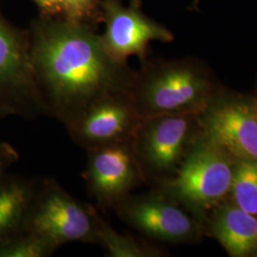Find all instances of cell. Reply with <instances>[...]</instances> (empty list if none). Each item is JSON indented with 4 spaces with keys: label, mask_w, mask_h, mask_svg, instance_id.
I'll return each instance as SVG.
<instances>
[{
    "label": "cell",
    "mask_w": 257,
    "mask_h": 257,
    "mask_svg": "<svg viewBox=\"0 0 257 257\" xmlns=\"http://www.w3.org/2000/svg\"><path fill=\"white\" fill-rule=\"evenodd\" d=\"M30 52L50 117L66 128L102 99L130 94L136 71L111 58L89 24L42 17L33 29Z\"/></svg>",
    "instance_id": "1"
},
{
    "label": "cell",
    "mask_w": 257,
    "mask_h": 257,
    "mask_svg": "<svg viewBox=\"0 0 257 257\" xmlns=\"http://www.w3.org/2000/svg\"><path fill=\"white\" fill-rule=\"evenodd\" d=\"M136 72L130 97L143 118L159 114L201 113L220 92L211 73L191 59L145 60Z\"/></svg>",
    "instance_id": "2"
},
{
    "label": "cell",
    "mask_w": 257,
    "mask_h": 257,
    "mask_svg": "<svg viewBox=\"0 0 257 257\" xmlns=\"http://www.w3.org/2000/svg\"><path fill=\"white\" fill-rule=\"evenodd\" d=\"M235 161L203 134L174 177L154 189L202 222L229 197Z\"/></svg>",
    "instance_id": "3"
},
{
    "label": "cell",
    "mask_w": 257,
    "mask_h": 257,
    "mask_svg": "<svg viewBox=\"0 0 257 257\" xmlns=\"http://www.w3.org/2000/svg\"><path fill=\"white\" fill-rule=\"evenodd\" d=\"M200 114L169 113L143 118L132 145L145 183L157 188L174 177L203 135Z\"/></svg>",
    "instance_id": "4"
},
{
    "label": "cell",
    "mask_w": 257,
    "mask_h": 257,
    "mask_svg": "<svg viewBox=\"0 0 257 257\" xmlns=\"http://www.w3.org/2000/svg\"><path fill=\"white\" fill-rule=\"evenodd\" d=\"M98 213L55 179L42 178L28 213L25 231L43 235L58 247L73 242L95 245Z\"/></svg>",
    "instance_id": "5"
},
{
    "label": "cell",
    "mask_w": 257,
    "mask_h": 257,
    "mask_svg": "<svg viewBox=\"0 0 257 257\" xmlns=\"http://www.w3.org/2000/svg\"><path fill=\"white\" fill-rule=\"evenodd\" d=\"M112 211L131 228L156 241L192 243L202 233L201 221L156 189L144 194H130Z\"/></svg>",
    "instance_id": "6"
},
{
    "label": "cell",
    "mask_w": 257,
    "mask_h": 257,
    "mask_svg": "<svg viewBox=\"0 0 257 257\" xmlns=\"http://www.w3.org/2000/svg\"><path fill=\"white\" fill-rule=\"evenodd\" d=\"M0 107L26 119L50 116L25 39L0 20Z\"/></svg>",
    "instance_id": "7"
},
{
    "label": "cell",
    "mask_w": 257,
    "mask_h": 257,
    "mask_svg": "<svg viewBox=\"0 0 257 257\" xmlns=\"http://www.w3.org/2000/svg\"><path fill=\"white\" fill-rule=\"evenodd\" d=\"M83 172L87 191L102 210H113L145 179L132 141L86 151Z\"/></svg>",
    "instance_id": "8"
},
{
    "label": "cell",
    "mask_w": 257,
    "mask_h": 257,
    "mask_svg": "<svg viewBox=\"0 0 257 257\" xmlns=\"http://www.w3.org/2000/svg\"><path fill=\"white\" fill-rule=\"evenodd\" d=\"M99 6L106 26L100 36L102 46L117 62L127 64L128 57L134 55L144 62L151 42H172L175 39L169 29L148 18L138 0H133L128 6L121 0H100Z\"/></svg>",
    "instance_id": "9"
},
{
    "label": "cell",
    "mask_w": 257,
    "mask_h": 257,
    "mask_svg": "<svg viewBox=\"0 0 257 257\" xmlns=\"http://www.w3.org/2000/svg\"><path fill=\"white\" fill-rule=\"evenodd\" d=\"M203 134L235 160L257 159L253 97L219 92L200 114Z\"/></svg>",
    "instance_id": "10"
},
{
    "label": "cell",
    "mask_w": 257,
    "mask_h": 257,
    "mask_svg": "<svg viewBox=\"0 0 257 257\" xmlns=\"http://www.w3.org/2000/svg\"><path fill=\"white\" fill-rule=\"evenodd\" d=\"M142 120L130 94H115L92 105L67 131L88 151L132 141Z\"/></svg>",
    "instance_id": "11"
},
{
    "label": "cell",
    "mask_w": 257,
    "mask_h": 257,
    "mask_svg": "<svg viewBox=\"0 0 257 257\" xmlns=\"http://www.w3.org/2000/svg\"><path fill=\"white\" fill-rule=\"evenodd\" d=\"M210 230L232 257H257V215L229 198L210 213Z\"/></svg>",
    "instance_id": "12"
},
{
    "label": "cell",
    "mask_w": 257,
    "mask_h": 257,
    "mask_svg": "<svg viewBox=\"0 0 257 257\" xmlns=\"http://www.w3.org/2000/svg\"><path fill=\"white\" fill-rule=\"evenodd\" d=\"M40 181L9 172L0 176V247L25 231Z\"/></svg>",
    "instance_id": "13"
},
{
    "label": "cell",
    "mask_w": 257,
    "mask_h": 257,
    "mask_svg": "<svg viewBox=\"0 0 257 257\" xmlns=\"http://www.w3.org/2000/svg\"><path fill=\"white\" fill-rule=\"evenodd\" d=\"M96 243L110 257H160L165 252L147 241L133 235L120 233L103 218L100 213L96 220Z\"/></svg>",
    "instance_id": "14"
},
{
    "label": "cell",
    "mask_w": 257,
    "mask_h": 257,
    "mask_svg": "<svg viewBox=\"0 0 257 257\" xmlns=\"http://www.w3.org/2000/svg\"><path fill=\"white\" fill-rule=\"evenodd\" d=\"M228 198L240 209L257 215V159L235 161Z\"/></svg>",
    "instance_id": "15"
},
{
    "label": "cell",
    "mask_w": 257,
    "mask_h": 257,
    "mask_svg": "<svg viewBox=\"0 0 257 257\" xmlns=\"http://www.w3.org/2000/svg\"><path fill=\"white\" fill-rule=\"evenodd\" d=\"M58 248L43 235L24 231L0 247V257H50Z\"/></svg>",
    "instance_id": "16"
},
{
    "label": "cell",
    "mask_w": 257,
    "mask_h": 257,
    "mask_svg": "<svg viewBox=\"0 0 257 257\" xmlns=\"http://www.w3.org/2000/svg\"><path fill=\"white\" fill-rule=\"evenodd\" d=\"M62 17L81 23L101 20L100 0H59Z\"/></svg>",
    "instance_id": "17"
},
{
    "label": "cell",
    "mask_w": 257,
    "mask_h": 257,
    "mask_svg": "<svg viewBox=\"0 0 257 257\" xmlns=\"http://www.w3.org/2000/svg\"><path fill=\"white\" fill-rule=\"evenodd\" d=\"M19 158V153L15 148L6 142H0V176L8 173Z\"/></svg>",
    "instance_id": "18"
},
{
    "label": "cell",
    "mask_w": 257,
    "mask_h": 257,
    "mask_svg": "<svg viewBox=\"0 0 257 257\" xmlns=\"http://www.w3.org/2000/svg\"><path fill=\"white\" fill-rule=\"evenodd\" d=\"M41 11L42 17H60L62 8L59 0H33Z\"/></svg>",
    "instance_id": "19"
},
{
    "label": "cell",
    "mask_w": 257,
    "mask_h": 257,
    "mask_svg": "<svg viewBox=\"0 0 257 257\" xmlns=\"http://www.w3.org/2000/svg\"><path fill=\"white\" fill-rule=\"evenodd\" d=\"M8 116H13V114L11 113V111L6 110V109L3 108V107H0V119H1V118H5V117H8Z\"/></svg>",
    "instance_id": "20"
},
{
    "label": "cell",
    "mask_w": 257,
    "mask_h": 257,
    "mask_svg": "<svg viewBox=\"0 0 257 257\" xmlns=\"http://www.w3.org/2000/svg\"><path fill=\"white\" fill-rule=\"evenodd\" d=\"M253 100H254V108H255L257 115V97H253Z\"/></svg>",
    "instance_id": "21"
}]
</instances>
